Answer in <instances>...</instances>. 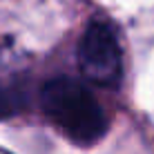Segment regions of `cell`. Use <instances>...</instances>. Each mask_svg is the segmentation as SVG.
Segmentation results:
<instances>
[{"label": "cell", "instance_id": "cell-1", "mask_svg": "<svg viewBox=\"0 0 154 154\" xmlns=\"http://www.w3.org/2000/svg\"><path fill=\"white\" fill-rule=\"evenodd\" d=\"M45 112L67 136L76 141H94L107 127L103 109L94 96L78 83L54 81L42 92Z\"/></svg>", "mask_w": 154, "mask_h": 154}, {"label": "cell", "instance_id": "cell-2", "mask_svg": "<svg viewBox=\"0 0 154 154\" xmlns=\"http://www.w3.org/2000/svg\"><path fill=\"white\" fill-rule=\"evenodd\" d=\"M78 65L87 81L114 87L123 74V54L116 34L105 23H92L78 45Z\"/></svg>", "mask_w": 154, "mask_h": 154}, {"label": "cell", "instance_id": "cell-3", "mask_svg": "<svg viewBox=\"0 0 154 154\" xmlns=\"http://www.w3.org/2000/svg\"><path fill=\"white\" fill-rule=\"evenodd\" d=\"M0 154H11V152H7V150H2V147H0Z\"/></svg>", "mask_w": 154, "mask_h": 154}]
</instances>
